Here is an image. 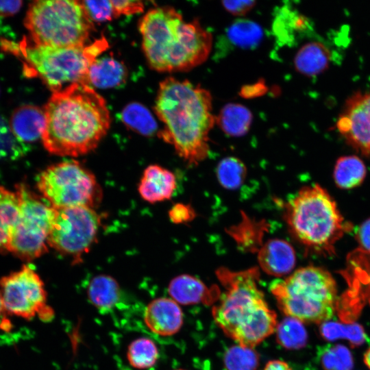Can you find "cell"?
Segmentation results:
<instances>
[{
  "label": "cell",
  "mask_w": 370,
  "mask_h": 370,
  "mask_svg": "<svg viewBox=\"0 0 370 370\" xmlns=\"http://www.w3.org/2000/svg\"><path fill=\"white\" fill-rule=\"evenodd\" d=\"M45 148L77 157L97 147L110 125L104 99L89 85L75 84L53 92L45 106Z\"/></svg>",
  "instance_id": "6da1fadb"
},
{
  "label": "cell",
  "mask_w": 370,
  "mask_h": 370,
  "mask_svg": "<svg viewBox=\"0 0 370 370\" xmlns=\"http://www.w3.org/2000/svg\"><path fill=\"white\" fill-rule=\"evenodd\" d=\"M155 110L164 124L162 138L189 164H197L210 151L209 133L215 117L212 96L188 80L168 77L159 86Z\"/></svg>",
  "instance_id": "7a4b0ae2"
},
{
  "label": "cell",
  "mask_w": 370,
  "mask_h": 370,
  "mask_svg": "<svg viewBox=\"0 0 370 370\" xmlns=\"http://www.w3.org/2000/svg\"><path fill=\"white\" fill-rule=\"evenodd\" d=\"M216 274L223 287L212 309L216 324L238 344L254 348L278 325L277 315L258 286V268L233 271L221 267Z\"/></svg>",
  "instance_id": "3957f363"
},
{
  "label": "cell",
  "mask_w": 370,
  "mask_h": 370,
  "mask_svg": "<svg viewBox=\"0 0 370 370\" xmlns=\"http://www.w3.org/2000/svg\"><path fill=\"white\" fill-rule=\"evenodd\" d=\"M139 29L146 58L156 71H188L210 55L212 34L198 20L186 21L173 8L149 10L141 19Z\"/></svg>",
  "instance_id": "277c9868"
},
{
  "label": "cell",
  "mask_w": 370,
  "mask_h": 370,
  "mask_svg": "<svg viewBox=\"0 0 370 370\" xmlns=\"http://www.w3.org/2000/svg\"><path fill=\"white\" fill-rule=\"evenodd\" d=\"M2 45L5 49L20 55L27 75L39 77L53 92L75 84L88 85L90 66L108 47L104 38L80 47L38 45L30 38H23L19 44L3 40Z\"/></svg>",
  "instance_id": "5b68a950"
},
{
  "label": "cell",
  "mask_w": 370,
  "mask_h": 370,
  "mask_svg": "<svg viewBox=\"0 0 370 370\" xmlns=\"http://www.w3.org/2000/svg\"><path fill=\"white\" fill-rule=\"evenodd\" d=\"M285 220L293 236L306 247L330 254L334 244L352 225L340 213L336 204L321 186L302 188L286 204Z\"/></svg>",
  "instance_id": "8992f818"
},
{
  "label": "cell",
  "mask_w": 370,
  "mask_h": 370,
  "mask_svg": "<svg viewBox=\"0 0 370 370\" xmlns=\"http://www.w3.org/2000/svg\"><path fill=\"white\" fill-rule=\"evenodd\" d=\"M270 291L287 317L302 322L322 323L334 314L336 283L323 268H300L286 279L273 282Z\"/></svg>",
  "instance_id": "52a82bcc"
},
{
  "label": "cell",
  "mask_w": 370,
  "mask_h": 370,
  "mask_svg": "<svg viewBox=\"0 0 370 370\" xmlns=\"http://www.w3.org/2000/svg\"><path fill=\"white\" fill-rule=\"evenodd\" d=\"M25 25L33 42L57 47L84 46L94 29L82 1L69 0L32 2Z\"/></svg>",
  "instance_id": "ba28073f"
},
{
  "label": "cell",
  "mask_w": 370,
  "mask_h": 370,
  "mask_svg": "<svg viewBox=\"0 0 370 370\" xmlns=\"http://www.w3.org/2000/svg\"><path fill=\"white\" fill-rule=\"evenodd\" d=\"M37 187L56 209L93 208L101 200V188L95 175L75 160L62 161L47 167L38 176Z\"/></svg>",
  "instance_id": "9c48e42d"
},
{
  "label": "cell",
  "mask_w": 370,
  "mask_h": 370,
  "mask_svg": "<svg viewBox=\"0 0 370 370\" xmlns=\"http://www.w3.org/2000/svg\"><path fill=\"white\" fill-rule=\"evenodd\" d=\"M16 193L19 212L12 231L8 251L23 260L30 261L47 252L56 209L25 184L16 186Z\"/></svg>",
  "instance_id": "30bf717a"
},
{
  "label": "cell",
  "mask_w": 370,
  "mask_h": 370,
  "mask_svg": "<svg viewBox=\"0 0 370 370\" xmlns=\"http://www.w3.org/2000/svg\"><path fill=\"white\" fill-rule=\"evenodd\" d=\"M100 221V216L92 208L56 209L48 245L74 261H79L95 242Z\"/></svg>",
  "instance_id": "8fae6325"
},
{
  "label": "cell",
  "mask_w": 370,
  "mask_h": 370,
  "mask_svg": "<svg viewBox=\"0 0 370 370\" xmlns=\"http://www.w3.org/2000/svg\"><path fill=\"white\" fill-rule=\"evenodd\" d=\"M0 296L8 314L27 320L37 316L44 321L53 317V310L47 304L45 284L29 266L23 265L0 279Z\"/></svg>",
  "instance_id": "7c38bea8"
},
{
  "label": "cell",
  "mask_w": 370,
  "mask_h": 370,
  "mask_svg": "<svg viewBox=\"0 0 370 370\" xmlns=\"http://www.w3.org/2000/svg\"><path fill=\"white\" fill-rule=\"evenodd\" d=\"M336 127L349 145L370 154V90L354 93L347 100Z\"/></svg>",
  "instance_id": "4fadbf2b"
},
{
  "label": "cell",
  "mask_w": 370,
  "mask_h": 370,
  "mask_svg": "<svg viewBox=\"0 0 370 370\" xmlns=\"http://www.w3.org/2000/svg\"><path fill=\"white\" fill-rule=\"evenodd\" d=\"M143 319L146 326L153 333L168 336L181 329L184 315L180 305L171 298L159 297L148 304Z\"/></svg>",
  "instance_id": "5bb4252c"
},
{
  "label": "cell",
  "mask_w": 370,
  "mask_h": 370,
  "mask_svg": "<svg viewBox=\"0 0 370 370\" xmlns=\"http://www.w3.org/2000/svg\"><path fill=\"white\" fill-rule=\"evenodd\" d=\"M168 293L171 298L182 305L217 302L221 295L219 287H208L197 278L182 274L174 278L169 283Z\"/></svg>",
  "instance_id": "9a60e30c"
},
{
  "label": "cell",
  "mask_w": 370,
  "mask_h": 370,
  "mask_svg": "<svg viewBox=\"0 0 370 370\" xmlns=\"http://www.w3.org/2000/svg\"><path fill=\"white\" fill-rule=\"evenodd\" d=\"M260 268L267 274L280 277L289 273L295 264L292 245L284 240L271 239L260 246L258 253Z\"/></svg>",
  "instance_id": "2e32d148"
},
{
  "label": "cell",
  "mask_w": 370,
  "mask_h": 370,
  "mask_svg": "<svg viewBox=\"0 0 370 370\" xmlns=\"http://www.w3.org/2000/svg\"><path fill=\"white\" fill-rule=\"evenodd\" d=\"M176 186L175 176L171 171L151 164L145 169L138 190L145 201L153 204L169 199Z\"/></svg>",
  "instance_id": "e0dca14e"
},
{
  "label": "cell",
  "mask_w": 370,
  "mask_h": 370,
  "mask_svg": "<svg viewBox=\"0 0 370 370\" xmlns=\"http://www.w3.org/2000/svg\"><path fill=\"white\" fill-rule=\"evenodd\" d=\"M10 125L21 143L35 142L42 138L45 125V112L36 106H21L13 112Z\"/></svg>",
  "instance_id": "ac0fdd59"
},
{
  "label": "cell",
  "mask_w": 370,
  "mask_h": 370,
  "mask_svg": "<svg viewBox=\"0 0 370 370\" xmlns=\"http://www.w3.org/2000/svg\"><path fill=\"white\" fill-rule=\"evenodd\" d=\"M331 53L326 46L319 42H308L298 50L294 57L295 69L308 77L317 75L330 64Z\"/></svg>",
  "instance_id": "d6986e66"
},
{
  "label": "cell",
  "mask_w": 370,
  "mask_h": 370,
  "mask_svg": "<svg viewBox=\"0 0 370 370\" xmlns=\"http://www.w3.org/2000/svg\"><path fill=\"white\" fill-rule=\"evenodd\" d=\"M127 76L125 66L112 57L96 59L89 68L88 84L101 88H114L125 82Z\"/></svg>",
  "instance_id": "ffe728a7"
},
{
  "label": "cell",
  "mask_w": 370,
  "mask_h": 370,
  "mask_svg": "<svg viewBox=\"0 0 370 370\" xmlns=\"http://www.w3.org/2000/svg\"><path fill=\"white\" fill-rule=\"evenodd\" d=\"M88 298L92 306L101 312L114 307L121 297V288L112 276L99 274L90 281L87 288Z\"/></svg>",
  "instance_id": "44dd1931"
},
{
  "label": "cell",
  "mask_w": 370,
  "mask_h": 370,
  "mask_svg": "<svg viewBox=\"0 0 370 370\" xmlns=\"http://www.w3.org/2000/svg\"><path fill=\"white\" fill-rule=\"evenodd\" d=\"M215 120L226 134L238 137L245 134L252 122V114L239 103H228L223 107Z\"/></svg>",
  "instance_id": "7402d4cb"
},
{
  "label": "cell",
  "mask_w": 370,
  "mask_h": 370,
  "mask_svg": "<svg viewBox=\"0 0 370 370\" xmlns=\"http://www.w3.org/2000/svg\"><path fill=\"white\" fill-rule=\"evenodd\" d=\"M19 212L16 192L0 186V253L8 251L10 240Z\"/></svg>",
  "instance_id": "603a6c76"
},
{
  "label": "cell",
  "mask_w": 370,
  "mask_h": 370,
  "mask_svg": "<svg viewBox=\"0 0 370 370\" xmlns=\"http://www.w3.org/2000/svg\"><path fill=\"white\" fill-rule=\"evenodd\" d=\"M310 27L308 20L287 5L278 12L273 24L274 33L283 44H291L295 40L296 33H304Z\"/></svg>",
  "instance_id": "cb8c5ba5"
},
{
  "label": "cell",
  "mask_w": 370,
  "mask_h": 370,
  "mask_svg": "<svg viewBox=\"0 0 370 370\" xmlns=\"http://www.w3.org/2000/svg\"><path fill=\"white\" fill-rule=\"evenodd\" d=\"M262 35V29L258 23L247 19H238L227 29L225 38L234 47L251 49L260 43Z\"/></svg>",
  "instance_id": "d4e9b609"
},
{
  "label": "cell",
  "mask_w": 370,
  "mask_h": 370,
  "mask_svg": "<svg viewBox=\"0 0 370 370\" xmlns=\"http://www.w3.org/2000/svg\"><path fill=\"white\" fill-rule=\"evenodd\" d=\"M366 175L364 162L356 156L338 158L334 169V179L336 185L345 189L359 186Z\"/></svg>",
  "instance_id": "484cf974"
},
{
  "label": "cell",
  "mask_w": 370,
  "mask_h": 370,
  "mask_svg": "<svg viewBox=\"0 0 370 370\" xmlns=\"http://www.w3.org/2000/svg\"><path fill=\"white\" fill-rule=\"evenodd\" d=\"M319 332L323 338L327 341H335L345 338L352 347L362 345L367 339L363 327L356 323L346 325L336 321L321 323Z\"/></svg>",
  "instance_id": "4316f807"
},
{
  "label": "cell",
  "mask_w": 370,
  "mask_h": 370,
  "mask_svg": "<svg viewBox=\"0 0 370 370\" xmlns=\"http://www.w3.org/2000/svg\"><path fill=\"white\" fill-rule=\"evenodd\" d=\"M278 343L287 349L304 347L308 341L306 330L300 320L287 317L278 323L276 328Z\"/></svg>",
  "instance_id": "83f0119b"
},
{
  "label": "cell",
  "mask_w": 370,
  "mask_h": 370,
  "mask_svg": "<svg viewBox=\"0 0 370 370\" xmlns=\"http://www.w3.org/2000/svg\"><path fill=\"white\" fill-rule=\"evenodd\" d=\"M123 123L130 129L145 136L156 132L157 123L149 110L140 103H132L122 111Z\"/></svg>",
  "instance_id": "f1b7e54d"
},
{
  "label": "cell",
  "mask_w": 370,
  "mask_h": 370,
  "mask_svg": "<svg viewBox=\"0 0 370 370\" xmlns=\"http://www.w3.org/2000/svg\"><path fill=\"white\" fill-rule=\"evenodd\" d=\"M127 358L130 365L134 368L148 369L156 362L158 358V349L151 339L140 337L129 345Z\"/></svg>",
  "instance_id": "f546056e"
},
{
  "label": "cell",
  "mask_w": 370,
  "mask_h": 370,
  "mask_svg": "<svg viewBox=\"0 0 370 370\" xmlns=\"http://www.w3.org/2000/svg\"><path fill=\"white\" fill-rule=\"evenodd\" d=\"M318 359L324 370H352L353 356L348 348L342 345H329L318 351Z\"/></svg>",
  "instance_id": "4dcf8cb0"
},
{
  "label": "cell",
  "mask_w": 370,
  "mask_h": 370,
  "mask_svg": "<svg viewBox=\"0 0 370 370\" xmlns=\"http://www.w3.org/2000/svg\"><path fill=\"white\" fill-rule=\"evenodd\" d=\"M223 364L226 370H256L259 356L254 348L237 344L226 350Z\"/></svg>",
  "instance_id": "1f68e13d"
},
{
  "label": "cell",
  "mask_w": 370,
  "mask_h": 370,
  "mask_svg": "<svg viewBox=\"0 0 370 370\" xmlns=\"http://www.w3.org/2000/svg\"><path fill=\"white\" fill-rule=\"evenodd\" d=\"M246 167L238 158L227 157L223 159L217 168V175L220 184L228 189L240 186L246 176Z\"/></svg>",
  "instance_id": "d6a6232c"
},
{
  "label": "cell",
  "mask_w": 370,
  "mask_h": 370,
  "mask_svg": "<svg viewBox=\"0 0 370 370\" xmlns=\"http://www.w3.org/2000/svg\"><path fill=\"white\" fill-rule=\"evenodd\" d=\"M26 149L0 114V161L18 159L25 153Z\"/></svg>",
  "instance_id": "836d02e7"
},
{
  "label": "cell",
  "mask_w": 370,
  "mask_h": 370,
  "mask_svg": "<svg viewBox=\"0 0 370 370\" xmlns=\"http://www.w3.org/2000/svg\"><path fill=\"white\" fill-rule=\"evenodd\" d=\"M82 3L92 21L104 22L115 16L111 1H84Z\"/></svg>",
  "instance_id": "e575fe53"
},
{
  "label": "cell",
  "mask_w": 370,
  "mask_h": 370,
  "mask_svg": "<svg viewBox=\"0 0 370 370\" xmlns=\"http://www.w3.org/2000/svg\"><path fill=\"white\" fill-rule=\"evenodd\" d=\"M249 219L244 220L243 222L236 227L232 232V235L236 238L239 245H243L246 248L253 249L254 247L257 249V246L253 241H260V238L254 236L255 234L260 235L263 231L255 232V230H257L262 225L258 223H250Z\"/></svg>",
  "instance_id": "d590c367"
},
{
  "label": "cell",
  "mask_w": 370,
  "mask_h": 370,
  "mask_svg": "<svg viewBox=\"0 0 370 370\" xmlns=\"http://www.w3.org/2000/svg\"><path fill=\"white\" fill-rule=\"evenodd\" d=\"M115 16L130 15L143 11L144 4L139 1H111Z\"/></svg>",
  "instance_id": "8d00e7d4"
},
{
  "label": "cell",
  "mask_w": 370,
  "mask_h": 370,
  "mask_svg": "<svg viewBox=\"0 0 370 370\" xmlns=\"http://www.w3.org/2000/svg\"><path fill=\"white\" fill-rule=\"evenodd\" d=\"M254 1H223V8L231 14L242 16L248 12L255 5Z\"/></svg>",
  "instance_id": "74e56055"
},
{
  "label": "cell",
  "mask_w": 370,
  "mask_h": 370,
  "mask_svg": "<svg viewBox=\"0 0 370 370\" xmlns=\"http://www.w3.org/2000/svg\"><path fill=\"white\" fill-rule=\"evenodd\" d=\"M193 216V211L188 206L182 204L175 205L169 211V217L174 223L186 222Z\"/></svg>",
  "instance_id": "f35d334b"
},
{
  "label": "cell",
  "mask_w": 370,
  "mask_h": 370,
  "mask_svg": "<svg viewBox=\"0 0 370 370\" xmlns=\"http://www.w3.org/2000/svg\"><path fill=\"white\" fill-rule=\"evenodd\" d=\"M360 245L366 250L370 251V219L365 221L357 233Z\"/></svg>",
  "instance_id": "ab89813d"
},
{
  "label": "cell",
  "mask_w": 370,
  "mask_h": 370,
  "mask_svg": "<svg viewBox=\"0 0 370 370\" xmlns=\"http://www.w3.org/2000/svg\"><path fill=\"white\" fill-rule=\"evenodd\" d=\"M21 6V1H0V16H12L18 12Z\"/></svg>",
  "instance_id": "60d3db41"
},
{
  "label": "cell",
  "mask_w": 370,
  "mask_h": 370,
  "mask_svg": "<svg viewBox=\"0 0 370 370\" xmlns=\"http://www.w3.org/2000/svg\"><path fill=\"white\" fill-rule=\"evenodd\" d=\"M8 314L0 296V330L3 331H10L12 327L10 319L8 318Z\"/></svg>",
  "instance_id": "b9f144b4"
},
{
  "label": "cell",
  "mask_w": 370,
  "mask_h": 370,
  "mask_svg": "<svg viewBox=\"0 0 370 370\" xmlns=\"http://www.w3.org/2000/svg\"><path fill=\"white\" fill-rule=\"evenodd\" d=\"M264 370H292L288 363L280 360H273L268 362Z\"/></svg>",
  "instance_id": "7bdbcfd3"
},
{
  "label": "cell",
  "mask_w": 370,
  "mask_h": 370,
  "mask_svg": "<svg viewBox=\"0 0 370 370\" xmlns=\"http://www.w3.org/2000/svg\"><path fill=\"white\" fill-rule=\"evenodd\" d=\"M364 362L365 364L370 369V347L364 354Z\"/></svg>",
  "instance_id": "ee69618b"
},
{
  "label": "cell",
  "mask_w": 370,
  "mask_h": 370,
  "mask_svg": "<svg viewBox=\"0 0 370 370\" xmlns=\"http://www.w3.org/2000/svg\"><path fill=\"white\" fill-rule=\"evenodd\" d=\"M175 370H184V369H175Z\"/></svg>",
  "instance_id": "f6af8a7d"
}]
</instances>
